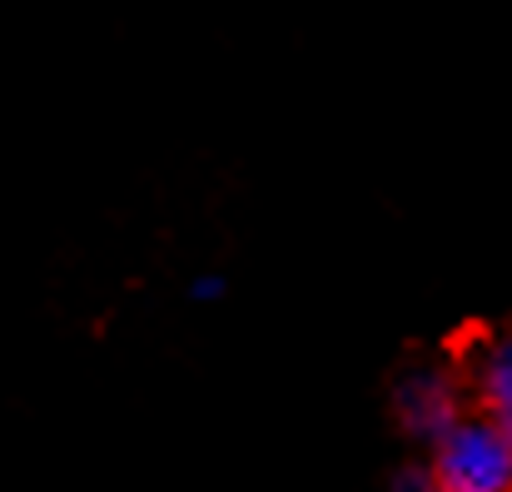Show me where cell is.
Listing matches in <instances>:
<instances>
[{
	"mask_svg": "<svg viewBox=\"0 0 512 492\" xmlns=\"http://www.w3.org/2000/svg\"><path fill=\"white\" fill-rule=\"evenodd\" d=\"M398 408H403V423H408L413 433L433 438V443L463 418V413H458V388H453V378H448V373H433V368L403 378Z\"/></svg>",
	"mask_w": 512,
	"mask_h": 492,
	"instance_id": "7a4b0ae2",
	"label": "cell"
},
{
	"mask_svg": "<svg viewBox=\"0 0 512 492\" xmlns=\"http://www.w3.org/2000/svg\"><path fill=\"white\" fill-rule=\"evenodd\" d=\"M478 393H483V418H493L512 438V333L493 338L478 353Z\"/></svg>",
	"mask_w": 512,
	"mask_h": 492,
	"instance_id": "3957f363",
	"label": "cell"
},
{
	"mask_svg": "<svg viewBox=\"0 0 512 492\" xmlns=\"http://www.w3.org/2000/svg\"><path fill=\"white\" fill-rule=\"evenodd\" d=\"M398 492H438V483H433V473H403Z\"/></svg>",
	"mask_w": 512,
	"mask_h": 492,
	"instance_id": "277c9868",
	"label": "cell"
},
{
	"mask_svg": "<svg viewBox=\"0 0 512 492\" xmlns=\"http://www.w3.org/2000/svg\"><path fill=\"white\" fill-rule=\"evenodd\" d=\"M438 492H512V438L493 418H458L433 443Z\"/></svg>",
	"mask_w": 512,
	"mask_h": 492,
	"instance_id": "6da1fadb",
	"label": "cell"
}]
</instances>
